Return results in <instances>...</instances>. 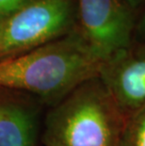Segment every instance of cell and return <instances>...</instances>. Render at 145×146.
Listing matches in <instances>:
<instances>
[{"label":"cell","instance_id":"cell-1","mask_svg":"<svg viewBox=\"0 0 145 146\" xmlns=\"http://www.w3.org/2000/svg\"><path fill=\"white\" fill-rule=\"evenodd\" d=\"M104 61L76 26L60 38L0 60V88L54 106L82 83L99 77Z\"/></svg>","mask_w":145,"mask_h":146},{"label":"cell","instance_id":"cell-2","mask_svg":"<svg viewBox=\"0 0 145 146\" xmlns=\"http://www.w3.org/2000/svg\"><path fill=\"white\" fill-rule=\"evenodd\" d=\"M126 117L100 77L76 87L52 106L44 120V146H119Z\"/></svg>","mask_w":145,"mask_h":146},{"label":"cell","instance_id":"cell-3","mask_svg":"<svg viewBox=\"0 0 145 146\" xmlns=\"http://www.w3.org/2000/svg\"><path fill=\"white\" fill-rule=\"evenodd\" d=\"M76 26L75 0H31L0 26V60L60 38Z\"/></svg>","mask_w":145,"mask_h":146},{"label":"cell","instance_id":"cell-4","mask_svg":"<svg viewBox=\"0 0 145 146\" xmlns=\"http://www.w3.org/2000/svg\"><path fill=\"white\" fill-rule=\"evenodd\" d=\"M77 27L105 60L133 41L138 14L122 0H75Z\"/></svg>","mask_w":145,"mask_h":146},{"label":"cell","instance_id":"cell-5","mask_svg":"<svg viewBox=\"0 0 145 146\" xmlns=\"http://www.w3.org/2000/svg\"><path fill=\"white\" fill-rule=\"evenodd\" d=\"M99 77L125 117L145 106V39L133 40L127 47L104 61Z\"/></svg>","mask_w":145,"mask_h":146},{"label":"cell","instance_id":"cell-6","mask_svg":"<svg viewBox=\"0 0 145 146\" xmlns=\"http://www.w3.org/2000/svg\"><path fill=\"white\" fill-rule=\"evenodd\" d=\"M39 103L26 92L0 88V146H36Z\"/></svg>","mask_w":145,"mask_h":146},{"label":"cell","instance_id":"cell-7","mask_svg":"<svg viewBox=\"0 0 145 146\" xmlns=\"http://www.w3.org/2000/svg\"><path fill=\"white\" fill-rule=\"evenodd\" d=\"M119 146H145V106L126 117Z\"/></svg>","mask_w":145,"mask_h":146},{"label":"cell","instance_id":"cell-8","mask_svg":"<svg viewBox=\"0 0 145 146\" xmlns=\"http://www.w3.org/2000/svg\"><path fill=\"white\" fill-rule=\"evenodd\" d=\"M29 1L31 0H0V26Z\"/></svg>","mask_w":145,"mask_h":146},{"label":"cell","instance_id":"cell-9","mask_svg":"<svg viewBox=\"0 0 145 146\" xmlns=\"http://www.w3.org/2000/svg\"><path fill=\"white\" fill-rule=\"evenodd\" d=\"M145 39V7L138 16L133 40Z\"/></svg>","mask_w":145,"mask_h":146},{"label":"cell","instance_id":"cell-10","mask_svg":"<svg viewBox=\"0 0 145 146\" xmlns=\"http://www.w3.org/2000/svg\"><path fill=\"white\" fill-rule=\"evenodd\" d=\"M122 1L126 3L135 12H137L138 16L145 7V0H122Z\"/></svg>","mask_w":145,"mask_h":146}]
</instances>
